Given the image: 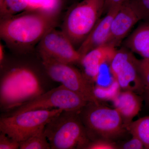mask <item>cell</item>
<instances>
[{
  "mask_svg": "<svg viewBox=\"0 0 149 149\" xmlns=\"http://www.w3.org/2000/svg\"><path fill=\"white\" fill-rule=\"evenodd\" d=\"M58 16L39 11L27 10L1 19V38L14 49L29 50L54 28Z\"/></svg>",
  "mask_w": 149,
  "mask_h": 149,
  "instance_id": "cell-1",
  "label": "cell"
},
{
  "mask_svg": "<svg viewBox=\"0 0 149 149\" xmlns=\"http://www.w3.org/2000/svg\"><path fill=\"white\" fill-rule=\"evenodd\" d=\"M37 73L27 66L15 67L1 77V107L10 111L45 92Z\"/></svg>",
  "mask_w": 149,
  "mask_h": 149,
  "instance_id": "cell-2",
  "label": "cell"
},
{
  "mask_svg": "<svg viewBox=\"0 0 149 149\" xmlns=\"http://www.w3.org/2000/svg\"><path fill=\"white\" fill-rule=\"evenodd\" d=\"M80 112L63 111L46 124L45 133L51 149H86L91 140Z\"/></svg>",
  "mask_w": 149,
  "mask_h": 149,
  "instance_id": "cell-3",
  "label": "cell"
},
{
  "mask_svg": "<svg viewBox=\"0 0 149 149\" xmlns=\"http://www.w3.org/2000/svg\"><path fill=\"white\" fill-rule=\"evenodd\" d=\"M105 0H83L67 12L62 31L74 46H80L103 13Z\"/></svg>",
  "mask_w": 149,
  "mask_h": 149,
  "instance_id": "cell-4",
  "label": "cell"
},
{
  "mask_svg": "<svg viewBox=\"0 0 149 149\" xmlns=\"http://www.w3.org/2000/svg\"><path fill=\"white\" fill-rule=\"evenodd\" d=\"M80 118L91 141H112L125 131L122 117L116 109L88 102L80 112Z\"/></svg>",
  "mask_w": 149,
  "mask_h": 149,
  "instance_id": "cell-5",
  "label": "cell"
},
{
  "mask_svg": "<svg viewBox=\"0 0 149 149\" xmlns=\"http://www.w3.org/2000/svg\"><path fill=\"white\" fill-rule=\"evenodd\" d=\"M63 110H33L1 118L0 131L19 143L35 134Z\"/></svg>",
  "mask_w": 149,
  "mask_h": 149,
  "instance_id": "cell-6",
  "label": "cell"
},
{
  "mask_svg": "<svg viewBox=\"0 0 149 149\" xmlns=\"http://www.w3.org/2000/svg\"><path fill=\"white\" fill-rule=\"evenodd\" d=\"M40 54L42 63L48 76L55 82L81 96L88 102L100 104L94 92L95 85L72 64L58 61Z\"/></svg>",
  "mask_w": 149,
  "mask_h": 149,
  "instance_id": "cell-7",
  "label": "cell"
},
{
  "mask_svg": "<svg viewBox=\"0 0 149 149\" xmlns=\"http://www.w3.org/2000/svg\"><path fill=\"white\" fill-rule=\"evenodd\" d=\"M88 102L79 95L61 85L17 107L9 114L33 110L54 109L66 111H80Z\"/></svg>",
  "mask_w": 149,
  "mask_h": 149,
  "instance_id": "cell-8",
  "label": "cell"
},
{
  "mask_svg": "<svg viewBox=\"0 0 149 149\" xmlns=\"http://www.w3.org/2000/svg\"><path fill=\"white\" fill-rule=\"evenodd\" d=\"M139 62L131 52L124 48L117 50L111 61L109 69L113 79L123 91L144 93L145 87L139 72Z\"/></svg>",
  "mask_w": 149,
  "mask_h": 149,
  "instance_id": "cell-9",
  "label": "cell"
},
{
  "mask_svg": "<svg viewBox=\"0 0 149 149\" xmlns=\"http://www.w3.org/2000/svg\"><path fill=\"white\" fill-rule=\"evenodd\" d=\"M38 51L39 53L68 64L80 63L82 58V56L64 32L55 28L49 31L40 40Z\"/></svg>",
  "mask_w": 149,
  "mask_h": 149,
  "instance_id": "cell-10",
  "label": "cell"
},
{
  "mask_svg": "<svg viewBox=\"0 0 149 149\" xmlns=\"http://www.w3.org/2000/svg\"><path fill=\"white\" fill-rule=\"evenodd\" d=\"M116 51L114 46L106 44L88 52L82 57L80 62L83 74L93 84L97 82L102 65L110 63Z\"/></svg>",
  "mask_w": 149,
  "mask_h": 149,
  "instance_id": "cell-11",
  "label": "cell"
},
{
  "mask_svg": "<svg viewBox=\"0 0 149 149\" xmlns=\"http://www.w3.org/2000/svg\"><path fill=\"white\" fill-rule=\"evenodd\" d=\"M140 20L130 0H125L121 5L112 22L110 34L107 44L116 47Z\"/></svg>",
  "mask_w": 149,
  "mask_h": 149,
  "instance_id": "cell-12",
  "label": "cell"
},
{
  "mask_svg": "<svg viewBox=\"0 0 149 149\" xmlns=\"http://www.w3.org/2000/svg\"><path fill=\"white\" fill-rule=\"evenodd\" d=\"M121 6L111 8L104 17L99 19L91 33L77 49L82 58L90 51L107 44L112 22Z\"/></svg>",
  "mask_w": 149,
  "mask_h": 149,
  "instance_id": "cell-13",
  "label": "cell"
},
{
  "mask_svg": "<svg viewBox=\"0 0 149 149\" xmlns=\"http://www.w3.org/2000/svg\"><path fill=\"white\" fill-rule=\"evenodd\" d=\"M113 102L115 109L121 116L126 128L141 111L143 99L135 92L123 91H120Z\"/></svg>",
  "mask_w": 149,
  "mask_h": 149,
  "instance_id": "cell-14",
  "label": "cell"
},
{
  "mask_svg": "<svg viewBox=\"0 0 149 149\" xmlns=\"http://www.w3.org/2000/svg\"><path fill=\"white\" fill-rule=\"evenodd\" d=\"M125 45L143 59H149V23L139 25L126 40Z\"/></svg>",
  "mask_w": 149,
  "mask_h": 149,
  "instance_id": "cell-15",
  "label": "cell"
},
{
  "mask_svg": "<svg viewBox=\"0 0 149 149\" xmlns=\"http://www.w3.org/2000/svg\"><path fill=\"white\" fill-rule=\"evenodd\" d=\"M126 129L141 140L145 149H149V116L133 121Z\"/></svg>",
  "mask_w": 149,
  "mask_h": 149,
  "instance_id": "cell-16",
  "label": "cell"
},
{
  "mask_svg": "<svg viewBox=\"0 0 149 149\" xmlns=\"http://www.w3.org/2000/svg\"><path fill=\"white\" fill-rule=\"evenodd\" d=\"M28 9V0H0L1 19L16 15Z\"/></svg>",
  "mask_w": 149,
  "mask_h": 149,
  "instance_id": "cell-17",
  "label": "cell"
},
{
  "mask_svg": "<svg viewBox=\"0 0 149 149\" xmlns=\"http://www.w3.org/2000/svg\"><path fill=\"white\" fill-rule=\"evenodd\" d=\"M28 10L39 11L58 15L61 8L62 0H28Z\"/></svg>",
  "mask_w": 149,
  "mask_h": 149,
  "instance_id": "cell-18",
  "label": "cell"
},
{
  "mask_svg": "<svg viewBox=\"0 0 149 149\" xmlns=\"http://www.w3.org/2000/svg\"><path fill=\"white\" fill-rule=\"evenodd\" d=\"M45 126L20 143V149H50L51 146L45 131Z\"/></svg>",
  "mask_w": 149,
  "mask_h": 149,
  "instance_id": "cell-19",
  "label": "cell"
},
{
  "mask_svg": "<svg viewBox=\"0 0 149 149\" xmlns=\"http://www.w3.org/2000/svg\"><path fill=\"white\" fill-rule=\"evenodd\" d=\"M120 89L118 83L113 79L108 86L95 85L94 92L96 97L99 101L102 100L113 102L120 93Z\"/></svg>",
  "mask_w": 149,
  "mask_h": 149,
  "instance_id": "cell-20",
  "label": "cell"
},
{
  "mask_svg": "<svg viewBox=\"0 0 149 149\" xmlns=\"http://www.w3.org/2000/svg\"><path fill=\"white\" fill-rule=\"evenodd\" d=\"M140 20L149 23V0H130Z\"/></svg>",
  "mask_w": 149,
  "mask_h": 149,
  "instance_id": "cell-21",
  "label": "cell"
},
{
  "mask_svg": "<svg viewBox=\"0 0 149 149\" xmlns=\"http://www.w3.org/2000/svg\"><path fill=\"white\" fill-rule=\"evenodd\" d=\"M119 149L114 142L107 139H97L91 141L85 149Z\"/></svg>",
  "mask_w": 149,
  "mask_h": 149,
  "instance_id": "cell-22",
  "label": "cell"
},
{
  "mask_svg": "<svg viewBox=\"0 0 149 149\" xmlns=\"http://www.w3.org/2000/svg\"><path fill=\"white\" fill-rule=\"evenodd\" d=\"M139 72L145 90L149 89V59H142L139 60Z\"/></svg>",
  "mask_w": 149,
  "mask_h": 149,
  "instance_id": "cell-23",
  "label": "cell"
},
{
  "mask_svg": "<svg viewBox=\"0 0 149 149\" xmlns=\"http://www.w3.org/2000/svg\"><path fill=\"white\" fill-rule=\"evenodd\" d=\"M20 143L5 133H0V149H19Z\"/></svg>",
  "mask_w": 149,
  "mask_h": 149,
  "instance_id": "cell-24",
  "label": "cell"
},
{
  "mask_svg": "<svg viewBox=\"0 0 149 149\" xmlns=\"http://www.w3.org/2000/svg\"><path fill=\"white\" fill-rule=\"evenodd\" d=\"M132 139L123 144L119 149H143L145 147L143 142L136 136H132Z\"/></svg>",
  "mask_w": 149,
  "mask_h": 149,
  "instance_id": "cell-25",
  "label": "cell"
},
{
  "mask_svg": "<svg viewBox=\"0 0 149 149\" xmlns=\"http://www.w3.org/2000/svg\"><path fill=\"white\" fill-rule=\"evenodd\" d=\"M125 0H105L103 13H106L110 9L116 6H120Z\"/></svg>",
  "mask_w": 149,
  "mask_h": 149,
  "instance_id": "cell-26",
  "label": "cell"
},
{
  "mask_svg": "<svg viewBox=\"0 0 149 149\" xmlns=\"http://www.w3.org/2000/svg\"><path fill=\"white\" fill-rule=\"evenodd\" d=\"M5 56V49L3 45L1 43L0 44V64L1 68L3 66L4 62Z\"/></svg>",
  "mask_w": 149,
  "mask_h": 149,
  "instance_id": "cell-27",
  "label": "cell"
},
{
  "mask_svg": "<svg viewBox=\"0 0 149 149\" xmlns=\"http://www.w3.org/2000/svg\"><path fill=\"white\" fill-rule=\"evenodd\" d=\"M143 94H144V98L146 104L149 106V89L145 90Z\"/></svg>",
  "mask_w": 149,
  "mask_h": 149,
  "instance_id": "cell-28",
  "label": "cell"
}]
</instances>
